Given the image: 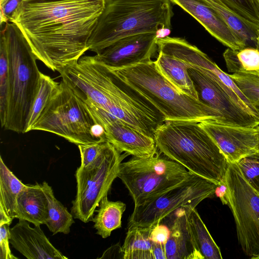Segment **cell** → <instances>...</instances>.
Segmentation results:
<instances>
[{"instance_id": "cell-6", "label": "cell", "mask_w": 259, "mask_h": 259, "mask_svg": "<svg viewBox=\"0 0 259 259\" xmlns=\"http://www.w3.org/2000/svg\"><path fill=\"white\" fill-rule=\"evenodd\" d=\"M110 69L150 102L166 121L199 122L215 119L223 122L217 110L178 91L158 70L154 61Z\"/></svg>"}, {"instance_id": "cell-15", "label": "cell", "mask_w": 259, "mask_h": 259, "mask_svg": "<svg viewBox=\"0 0 259 259\" xmlns=\"http://www.w3.org/2000/svg\"><path fill=\"white\" fill-rule=\"evenodd\" d=\"M28 222L19 220L10 228V243L28 259H67L51 243L40 226H30Z\"/></svg>"}, {"instance_id": "cell-35", "label": "cell", "mask_w": 259, "mask_h": 259, "mask_svg": "<svg viewBox=\"0 0 259 259\" xmlns=\"http://www.w3.org/2000/svg\"><path fill=\"white\" fill-rule=\"evenodd\" d=\"M169 235V229L160 223L152 226L151 239L154 243L165 244Z\"/></svg>"}, {"instance_id": "cell-5", "label": "cell", "mask_w": 259, "mask_h": 259, "mask_svg": "<svg viewBox=\"0 0 259 259\" xmlns=\"http://www.w3.org/2000/svg\"><path fill=\"white\" fill-rule=\"evenodd\" d=\"M1 32L5 38L8 59L7 110L4 128L25 133L41 72L30 46L14 23L5 24Z\"/></svg>"}, {"instance_id": "cell-4", "label": "cell", "mask_w": 259, "mask_h": 259, "mask_svg": "<svg viewBox=\"0 0 259 259\" xmlns=\"http://www.w3.org/2000/svg\"><path fill=\"white\" fill-rule=\"evenodd\" d=\"M170 0H107L88 42L96 54L127 36L170 29Z\"/></svg>"}, {"instance_id": "cell-14", "label": "cell", "mask_w": 259, "mask_h": 259, "mask_svg": "<svg viewBox=\"0 0 259 259\" xmlns=\"http://www.w3.org/2000/svg\"><path fill=\"white\" fill-rule=\"evenodd\" d=\"M209 135L230 163L257 152L255 127L225 124L215 119L199 122Z\"/></svg>"}, {"instance_id": "cell-25", "label": "cell", "mask_w": 259, "mask_h": 259, "mask_svg": "<svg viewBox=\"0 0 259 259\" xmlns=\"http://www.w3.org/2000/svg\"><path fill=\"white\" fill-rule=\"evenodd\" d=\"M41 186L48 202V216L45 225L53 235L59 233L68 234L74 223L73 216L57 199L47 182H43Z\"/></svg>"}, {"instance_id": "cell-29", "label": "cell", "mask_w": 259, "mask_h": 259, "mask_svg": "<svg viewBox=\"0 0 259 259\" xmlns=\"http://www.w3.org/2000/svg\"><path fill=\"white\" fill-rule=\"evenodd\" d=\"M241 92L254 106L259 104V80L252 74H229Z\"/></svg>"}, {"instance_id": "cell-18", "label": "cell", "mask_w": 259, "mask_h": 259, "mask_svg": "<svg viewBox=\"0 0 259 259\" xmlns=\"http://www.w3.org/2000/svg\"><path fill=\"white\" fill-rule=\"evenodd\" d=\"M187 223L193 247V259H222L217 245L195 208L187 206Z\"/></svg>"}, {"instance_id": "cell-30", "label": "cell", "mask_w": 259, "mask_h": 259, "mask_svg": "<svg viewBox=\"0 0 259 259\" xmlns=\"http://www.w3.org/2000/svg\"><path fill=\"white\" fill-rule=\"evenodd\" d=\"M244 20L259 25V5L255 0H221Z\"/></svg>"}, {"instance_id": "cell-20", "label": "cell", "mask_w": 259, "mask_h": 259, "mask_svg": "<svg viewBox=\"0 0 259 259\" xmlns=\"http://www.w3.org/2000/svg\"><path fill=\"white\" fill-rule=\"evenodd\" d=\"M158 53L154 62L160 73L180 92L199 100L188 66L171 56L160 52Z\"/></svg>"}, {"instance_id": "cell-19", "label": "cell", "mask_w": 259, "mask_h": 259, "mask_svg": "<svg viewBox=\"0 0 259 259\" xmlns=\"http://www.w3.org/2000/svg\"><path fill=\"white\" fill-rule=\"evenodd\" d=\"M165 244L166 259H193V247L187 223V206L175 211Z\"/></svg>"}, {"instance_id": "cell-8", "label": "cell", "mask_w": 259, "mask_h": 259, "mask_svg": "<svg viewBox=\"0 0 259 259\" xmlns=\"http://www.w3.org/2000/svg\"><path fill=\"white\" fill-rule=\"evenodd\" d=\"M190 173L181 164L157 152L149 157L133 156L121 162L117 177L128 191L135 205L178 185Z\"/></svg>"}, {"instance_id": "cell-16", "label": "cell", "mask_w": 259, "mask_h": 259, "mask_svg": "<svg viewBox=\"0 0 259 259\" xmlns=\"http://www.w3.org/2000/svg\"><path fill=\"white\" fill-rule=\"evenodd\" d=\"M194 17L213 37L228 48L246 47L243 41L226 22L202 0H170Z\"/></svg>"}, {"instance_id": "cell-36", "label": "cell", "mask_w": 259, "mask_h": 259, "mask_svg": "<svg viewBox=\"0 0 259 259\" xmlns=\"http://www.w3.org/2000/svg\"><path fill=\"white\" fill-rule=\"evenodd\" d=\"M123 258L121 246L119 243L111 246L103 253L102 256L100 257V258Z\"/></svg>"}, {"instance_id": "cell-7", "label": "cell", "mask_w": 259, "mask_h": 259, "mask_svg": "<svg viewBox=\"0 0 259 259\" xmlns=\"http://www.w3.org/2000/svg\"><path fill=\"white\" fill-rule=\"evenodd\" d=\"M32 130L55 134L77 146L106 140L83 101L62 80Z\"/></svg>"}, {"instance_id": "cell-40", "label": "cell", "mask_w": 259, "mask_h": 259, "mask_svg": "<svg viewBox=\"0 0 259 259\" xmlns=\"http://www.w3.org/2000/svg\"><path fill=\"white\" fill-rule=\"evenodd\" d=\"M256 48H257L259 50V28L257 30V36L256 39Z\"/></svg>"}, {"instance_id": "cell-34", "label": "cell", "mask_w": 259, "mask_h": 259, "mask_svg": "<svg viewBox=\"0 0 259 259\" xmlns=\"http://www.w3.org/2000/svg\"><path fill=\"white\" fill-rule=\"evenodd\" d=\"M22 0H4L1 4V25L9 20Z\"/></svg>"}, {"instance_id": "cell-39", "label": "cell", "mask_w": 259, "mask_h": 259, "mask_svg": "<svg viewBox=\"0 0 259 259\" xmlns=\"http://www.w3.org/2000/svg\"><path fill=\"white\" fill-rule=\"evenodd\" d=\"M255 131L257 136V145L256 150L257 152L259 153V125L255 127Z\"/></svg>"}, {"instance_id": "cell-37", "label": "cell", "mask_w": 259, "mask_h": 259, "mask_svg": "<svg viewBox=\"0 0 259 259\" xmlns=\"http://www.w3.org/2000/svg\"><path fill=\"white\" fill-rule=\"evenodd\" d=\"M227 187L225 183L224 180L218 185L214 194L220 199L223 204L228 205Z\"/></svg>"}, {"instance_id": "cell-31", "label": "cell", "mask_w": 259, "mask_h": 259, "mask_svg": "<svg viewBox=\"0 0 259 259\" xmlns=\"http://www.w3.org/2000/svg\"><path fill=\"white\" fill-rule=\"evenodd\" d=\"M236 163L245 180L259 194V153L244 157Z\"/></svg>"}, {"instance_id": "cell-11", "label": "cell", "mask_w": 259, "mask_h": 259, "mask_svg": "<svg viewBox=\"0 0 259 259\" xmlns=\"http://www.w3.org/2000/svg\"><path fill=\"white\" fill-rule=\"evenodd\" d=\"M224 182L238 242L246 255L259 259V194L245 180L236 163H230Z\"/></svg>"}, {"instance_id": "cell-1", "label": "cell", "mask_w": 259, "mask_h": 259, "mask_svg": "<svg viewBox=\"0 0 259 259\" xmlns=\"http://www.w3.org/2000/svg\"><path fill=\"white\" fill-rule=\"evenodd\" d=\"M107 0H22L14 23L37 60L59 72L89 50L88 42Z\"/></svg>"}, {"instance_id": "cell-38", "label": "cell", "mask_w": 259, "mask_h": 259, "mask_svg": "<svg viewBox=\"0 0 259 259\" xmlns=\"http://www.w3.org/2000/svg\"><path fill=\"white\" fill-rule=\"evenodd\" d=\"M153 252L154 259H166L165 244L153 242Z\"/></svg>"}, {"instance_id": "cell-21", "label": "cell", "mask_w": 259, "mask_h": 259, "mask_svg": "<svg viewBox=\"0 0 259 259\" xmlns=\"http://www.w3.org/2000/svg\"><path fill=\"white\" fill-rule=\"evenodd\" d=\"M208 5L243 41L246 47L256 48L259 25L240 17L221 0H202Z\"/></svg>"}, {"instance_id": "cell-12", "label": "cell", "mask_w": 259, "mask_h": 259, "mask_svg": "<svg viewBox=\"0 0 259 259\" xmlns=\"http://www.w3.org/2000/svg\"><path fill=\"white\" fill-rule=\"evenodd\" d=\"M96 124L100 126L106 140L120 153L146 157L157 152L154 138L136 130L121 119L89 102H83Z\"/></svg>"}, {"instance_id": "cell-42", "label": "cell", "mask_w": 259, "mask_h": 259, "mask_svg": "<svg viewBox=\"0 0 259 259\" xmlns=\"http://www.w3.org/2000/svg\"><path fill=\"white\" fill-rule=\"evenodd\" d=\"M254 74L256 77L259 80V73L252 74Z\"/></svg>"}, {"instance_id": "cell-23", "label": "cell", "mask_w": 259, "mask_h": 259, "mask_svg": "<svg viewBox=\"0 0 259 259\" xmlns=\"http://www.w3.org/2000/svg\"><path fill=\"white\" fill-rule=\"evenodd\" d=\"M152 229V226L128 228L121 246L123 259H154Z\"/></svg>"}, {"instance_id": "cell-43", "label": "cell", "mask_w": 259, "mask_h": 259, "mask_svg": "<svg viewBox=\"0 0 259 259\" xmlns=\"http://www.w3.org/2000/svg\"><path fill=\"white\" fill-rule=\"evenodd\" d=\"M256 1V2L257 3V4H258L259 5V0H255Z\"/></svg>"}, {"instance_id": "cell-24", "label": "cell", "mask_w": 259, "mask_h": 259, "mask_svg": "<svg viewBox=\"0 0 259 259\" xmlns=\"http://www.w3.org/2000/svg\"><path fill=\"white\" fill-rule=\"evenodd\" d=\"M25 186L0 158V209L12 220L15 218L18 196Z\"/></svg>"}, {"instance_id": "cell-17", "label": "cell", "mask_w": 259, "mask_h": 259, "mask_svg": "<svg viewBox=\"0 0 259 259\" xmlns=\"http://www.w3.org/2000/svg\"><path fill=\"white\" fill-rule=\"evenodd\" d=\"M48 216V202L41 184L25 185L16 202L15 218L34 226L46 224Z\"/></svg>"}, {"instance_id": "cell-10", "label": "cell", "mask_w": 259, "mask_h": 259, "mask_svg": "<svg viewBox=\"0 0 259 259\" xmlns=\"http://www.w3.org/2000/svg\"><path fill=\"white\" fill-rule=\"evenodd\" d=\"M120 153L106 141L101 153L92 164L77 168L75 174L76 194L71 208L74 218L85 223L92 221L96 208L117 178L122 160Z\"/></svg>"}, {"instance_id": "cell-27", "label": "cell", "mask_w": 259, "mask_h": 259, "mask_svg": "<svg viewBox=\"0 0 259 259\" xmlns=\"http://www.w3.org/2000/svg\"><path fill=\"white\" fill-rule=\"evenodd\" d=\"M59 83L41 72L37 94L29 115L26 133L31 131L41 114L57 92Z\"/></svg>"}, {"instance_id": "cell-33", "label": "cell", "mask_w": 259, "mask_h": 259, "mask_svg": "<svg viewBox=\"0 0 259 259\" xmlns=\"http://www.w3.org/2000/svg\"><path fill=\"white\" fill-rule=\"evenodd\" d=\"M10 224L4 223L0 224V258L17 259L12 253L9 246L10 237Z\"/></svg>"}, {"instance_id": "cell-28", "label": "cell", "mask_w": 259, "mask_h": 259, "mask_svg": "<svg viewBox=\"0 0 259 259\" xmlns=\"http://www.w3.org/2000/svg\"><path fill=\"white\" fill-rule=\"evenodd\" d=\"M8 59L4 35L0 39V119L1 126L6 123L8 101Z\"/></svg>"}, {"instance_id": "cell-2", "label": "cell", "mask_w": 259, "mask_h": 259, "mask_svg": "<svg viewBox=\"0 0 259 259\" xmlns=\"http://www.w3.org/2000/svg\"><path fill=\"white\" fill-rule=\"evenodd\" d=\"M63 80L83 102H89L154 138L166 120L146 98L123 81L95 56H82L59 72Z\"/></svg>"}, {"instance_id": "cell-13", "label": "cell", "mask_w": 259, "mask_h": 259, "mask_svg": "<svg viewBox=\"0 0 259 259\" xmlns=\"http://www.w3.org/2000/svg\"><path fill=\"white\" fill-rule=\"evenodd\" d=\"M157 32L125 36L114 42L95 55L110 69H118L152 61L158 52Z\"/></svg>"}, {"instance_id": "cell-26", "label": "cell", "mask_w": 259, "mask_h": 259, "mask_svg": "<svg viewBox=\"0 0 259 259\" xmlns=\"http://www.w3.org/2000/svg\"><path fill=\"white\" fill-rule=\"evenodd\" d=\"M223 57L229 72L259 73V50L256 48L246 47L239 50L228 48Z\"/></svg>"}, {"instance_id": "cell-22", "label": "cell", "mask_w": 259, "mask_h": 259, "mask_svg": "<svg viewBox=\"0 0 259 259\" xmlns=\"http://www.w3.org/2000/svg\"><path fill=\"white\" fill-rule=\"evenodd\" d=\"M98 207L97 213L92 219L94 228L98 235L106 238L113 230L121 227V218L126 209V204L120 201H110L106 195L102 198Z\"/></svg>"}, {"instance_id": "cell-9", "label": "cell", "mask_w": 259, "mask_h": 259, "mask_svg": "<svg viewBox=\"0 0 259 259\" xmlns=\"http://www.w3.org/2000/svg\"><path fill=\"white\" fill-rule=\"evenodd\" d=\"M218 185L190 172L182 182L172 188L134 205L128 228L149 227L169 217L185 206L196 207L212 197Z\"/></svg>"}, {"instance_id": "cell-3", "label": "cell", "mask_w": 259, "mask_h": 259, "mask_svg": "<svg viewBox=\"0 0 259 259\" xmlns=\"http://www.w3.org/2000/svg\"><path fill=\"white\" fill-rule=\"evenodd\" d=\"M159 152L189 171L218 185L230 163L209 135L195 121H166L154 135Z\"/></svg>"}, {"instance_id": "cell-32", "label": "cell", "mask_w": 259, "mask_h": 259, "mask_svg": "<svg viewBox=\"0 0 259 259\" xmlns=\"http://www.w3.org/2000/svg\"><path fill=\"white\" fill-rule=\"evenodd\" d=\"M107 140H102L96 143L78 145L79 150L81 165L88 166L92 164L101 153Z\"/></svg>"}, {"instance_id": "cell-41", "label": "cell", "mask_w": 259, "mask_h": 259, "mask_svg": "<svg viewBox=\"0 0 259 259\" xmlns=\"http://www.w3.org/2000/svg\"><path fill=\"white\" fill-rule=\"evenodd\" d=\"M254 107H255V109H256L258 113L259 114V104L254 105Z\"/></svg>"}]
</instances>
